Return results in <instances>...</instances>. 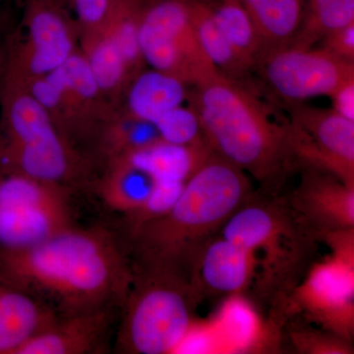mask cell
<instances>
[{"label":"cell","mask_w":354,"mask_h":354,"mask_svg":"<svg viewBox=\"0 0 354 354\" xmlns=\"http://www.w3.org/2000/svg\"><path fill=\"white\" fill-rule=\"evenodd\" d=\"M0 276L58 316L116 305L133 276L127 242L104 225H72L37 245L0 252Z\"/></svg>","instance_id":"obj_1"},{"label":"cell","mask_w":354,"mask_h":354,"mask_svg":"<svg viewBox=\"0 0 354 354\" xmlns=\"http://www.w3.org/2000/svg\"><path fill=\"white\" fill-rule=\"evenodd\" d=\"M188 100L211 152L252 176L268 196L300 169L290 120L277 118L248 86L218 73L195 85Z\"/></svg>","instance_id":"obj_2"},{"label":"cell","mask_w":354,"mask_h":354,"mask_svg":"<svg viewBox=\"0 0 354 354\" xmlns=\"http://www.w3.org/2000/svg\"><path fill=\"white\" fill-rule=\"evenodd\" d=\"M253 196L245 172L211 152L174 206L128 235L132 264L174 270L189 278L203 248Z\"/></svg>","instance_id":"obj_3"},{"label":"cell","mask_w":354,"mask_h":354,"mask_svg":"<svg viewBox=\"0 0 354 354\" xmlns=\"http://www.w3.org/2000/svg\"><path fill=\"white\" fill-rule=\"evenodd\" d=\"M1 104L0 171L68 189L85 183L90 171L87 158L25 86L4 79Z\"/></svg>","instance_id":"obj_4"},{"label":"cell","mask_w":354,"mask_h":354,"mask_svg":"<svg viewBox=\"0 0 354 354\" xmlns=\"http://www.w3.org/2000/svg\"><path fill=\"white\" fill-rule=\"evenodd\" d=\"M113 351L123 354L171 353L185 339L200 299L185 274L133 265Z\"/></svg>","instance_id":"obj_5"},{"label":"cell","mask_w":354,"mask_h":354,"mask_svg":"<svg viewBox=\"0 0 354 354\" xmlns=\"http://www.w3.org/2000/svg\"><path fill=\"white\" fill-rule=\"evenodd\" d=\"M221 237L250 251L262 266L258 285L268 295L286 290L304 261L314 235L300 223L288 201L251 198L230 216Z\"/></svg>","instance_id":"obj_6"},{"label":"cell","mask_w":354,"mask_h":354,"mask_svg":"<svg viewBox=\"0 0 354 354\" xmlns=\"http://www.w3.org/2000/svg\"><path fill=\"white\" fill-rule=\"evenodd\" d=\"M73 194L62 186L0 171V252L29 248L77 225Z\"/></svg>","instance_id":"obj_7"},{"label":"cell","mask_w":354,"mask_h":354,"mask_svg":"<svg viewBox=\"0 0 354 354\" xmlns=\"http://www.w3.org/2000/svg\"><path fill=\"white\" fill-rule=\"evenodd\" d=\"M66 0H25L27 38L7 65L6 78L26 85L62 66L76 50L75 19Z\"/></svg>","instance_id":"obj_8"},{"label":"cell","mask_w":354,"mask_h":354,"mask_svg":"<svg viewBox=\"0 0 354 354\" xmlns=\"http://www.w3.org/2000/svg\"><path fill=\"white\" fill-rule=\"evenodd\" d=\"M254 69L270 90L288 104L321 95L330 97L339 86L354 78V64L322 48L283 46L269 50Z\"/></svg>","instance_id":"obj_9"},{"label":"cell","mask_w":354,"mask_h":354,"mask_svg":"<svg viewBox=\"0 0 354 354\" xmlns=\"http://www.w3.org/2000/svg\"><path fill=\"white\" fill-rule=\"evenodd\" d=\"M288 104L291 141L300 169L314 167L354 184V121L333 109Z\"/></svg>","instance_id":"obj_10"},{"label":"cell","mask_w":354,"mask_h":354,"mask_svg":"<svg viewBox=\"0 0 354 354\" xmlns=\"http://www.w3.org/2000/svg\"><path fill=\"white\" fill-rule=\"evenodd\" d=\"M297 306L324 329L351 342L354 330V261L337 256L317 263L295 292Z\"/></svg>","instance_id":"obj_11"},{"label":"cell","mask_w":354,"mask_h":354,"mask_svg":"<svg viewBox=\"0 0 354 354\" xmlns=\"http://www.w3.org/2000/svg\"><path fill=\"white\" fill-rule=\"evenodd\" d=\"M121 307L116 305L59 316L16 354H100L113 351Z\"/></svg>","instance_id":"obj_12"},{"label":"cell","mask_w":354,"mask_h":354,"mask_svg":"<svg viewBox=\"0 0 354 354\" xmlns=\"http://www.w3.org/2000/svg\"><path fill=\"white\" fill-rule=\"evenodd\" d=\"M300 171L301 180L288 201L300 223L316 239L332 230L354 227V184L314 167Z\"/></svg>","instance_id":"obj_13"},{"label":"cell","mask_w":354,"mask_h":354,"mask_svg":"<svg viewBox=\"0 0 354 354\" xmlns=\"http://www.w3.org/2000/svg\"><path fill=\"white\" fill-rule=\"evenodd\" d=\"M257 267L250 251L220 237L203 248L190 272V283L203 295H234L245 290Z\"/></svg>","instance_id":"obj_14"},{"label":"cell","mask_w":354,"mask_h":354,"mask_svg":"<svg viewBox=\"0 0 354 354\" xmlns=\"http://www.w3.org/2000/svg\"><path fill=\"white\" fill-rule=\"evenodd\" d=\"M58 317L38 298L0 276V354H16Z\"/></svg>","instance_id":"obj_15"},{"label":"cell","mask_w":354,"mask_h":354,"mask_svg":"<svg viewBox=\"0 0 354 354\" xmlns=\"http://www.w3.org/2000/svg\"><path fill=\"white\" fill-rule=\"evenodd\" d=\"M187 83L156 69L141 70L125 88V111L137 120L155 123L189 97Z\"/></svg>","instance_id":"obj_16"},{"label":"cell","mask_w":354,"mask_h":354,"mask_svg":"<svg viewBox=\"0 0 354 354\" xmlns=\"http://www.w3.org/2000/svg\"><path fill=\"white\" fill-rule=\"evenodd\" d=\"M209 153L211 150L206 143L181 146L158 140L152 145L127 153L118 160H127L148 172L156 183H186L209 157Z\"/></svg>","instance_id":"obj_17"},{"label":"cell","mask_w":354,"mask_h":354,"mask_svg":"<svg viewBox=\"0 0 354 354\" xmlns=\"http://www.w3.org/2000/svg\"><path fill=\"white\" fill-rule=\"evenodd\" d=\"M155 184L148 172L127 160H115L104 165L95 191L109 209L127 218L145 205Z\"/></svg>","instance_id":"obj_18"},{"label":"cell","mask_w":354,"mask_h":354,"mask_svg":"<svg viewBox=\"0 0 354 354\" xmlns=\"http://www.w3.org/2000/svg\"><path fill=\"white\" fill-rule=\"evenodd\" d=\"M250 16L266 53L290 44L301 26L306 0H239Z\"/></svg>","instance_id":"obj_19"},{"label":"cell","mask_w":354,"mask_h":354,"mask_svg":"<svg viewBox=\"0 0 354 354\" xmlns=\"http://www.w3.org/2000/svg\"><path fill=\"white\" fill-rule=\"evenodd\" d=\"M191 16L202 50L221 74L239 81L253 69L223 36L214 18L211 2L191 0Z\"/></svg>","instance_id":"obj_20"},{"label":"cell","mask_w":354,"mask_h":354,"mask_svg":"<svg viewBox=\"0 0 354 354\" xmlns=\"http://www.w3.org/2000/svg\"><path fill=\"white\" fill-rule=\"evenodd\" d=\"M83 53L104 97L124 94L132 75L122 55L108 35L100 31L83 37Z\"/></svg>","instance_id":"obj_21"},{"label":"cell","mask_w":354,"mask_h":354,"mask_svg":"<svg viewBox=\"0 0 354 354\" xmlns=\"http://www.w3.org/2000/svg\"><path fill=\"white\" fill-rule=\"evenodd\" d=\"M213 15L223 36L239 57L255 68L266 53L265 44L253 21L239 0L212 3Z\"/></svg>","instance_id":"obj_22"},{"label":"cell","mask_w":354,"mask_h":354,"mask_svg":"<svg viewBox=\"0 0 354 354\" xmlns=\"http://www.w3.org/2000/svg\"><path fill=\"white\" fill-rule=\"evenodd\" d=\"M354 23V0H306L304 19L286 46L312 48L316 41Z\"/></svg>","instance_id":"obj_23"},{"label":"cell","mask_w":354,"mask_h":354,"mask_svg":"<svg viewBox=\"0 0 354 354\" xmlns=\"http://www.w3.org/2000/svg\"><path fill=\"white\" fill-rule=\"evenodd\" d=\"M160 139L167 143L193 146L205 143L199 116L191 104L167 111L155 123Z\"/></svg>","instance_id":"obj_24"},{"label":"cell","mask_w":354,"mask_h":354,"mask_svg":"<svg viewBox=\"0 0 354 354\" xmlns=\"http://www.w3.org/2000/svg\"><path fill=\"white\" fill-rule=\"evenodd\" d=\"M291 342L298 353L308 354H351V342L330 332L304 329L290 333Z\"/></svg>","instance_id":"obj_25"},{"label":"cell","mask_w":354,"mask_h":354,"mask_svg":"<svg viewBox=\"0 0 354 354\" xmlns=\"http://www.w3.org/2000/svg\"><path fill=\"white\" fill-rule=\"evenodd\" d=\"M115 0H66L75 14L79 32L83 37L101 31L108 22Z\"/></svg>","instance_id":"obj_26"},{"label":"cell","mask_w":354,"mask_h":354,"mask_svg":"<svg viewBox=\"0 0 354 354\" xmlns=\"http://www.w3.org/2000/svg\"><path fill=\"white\" fill-rule=\"evenodd\" d=\"M322 48L344 62L354 64V23L322 39Z\"/></svg>","instance_id":"obj_27"},{"label":"cell","mask_w":354,"mask_h":354,"mask_svg":"<svg viewBox=\"0 0 354 354\" xmlns=\"http://www.w3.org/2000/svg\"><path fill=\"white\" fill-rule=\"evenodd\" d=\"M330 99L335 113L354 121V78L339 86Z\"/></svg>","instance_id":"obj_28"},{"label":"cell","mask_w":354,"mask_h":354,"mask_svg":"<svg viewBox=\"0 0 354 354\" xmlns=\"http://www.w3.org/2000/svg\"><path fill=\"white\" fill-rule=\"evenodd\" d=\"M0 59H1V50H0Z\"/></svg>","instance_id":"obj_29"}]
</instances>
